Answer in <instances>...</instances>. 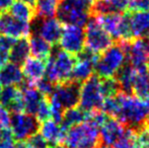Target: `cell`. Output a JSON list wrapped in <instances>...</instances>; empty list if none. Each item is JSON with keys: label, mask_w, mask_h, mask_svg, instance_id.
I'll return each mask as SVG.
<instances>
[{"label": "cell", "mask_w": 149, "mask_h": 148, "mask_svg": "<svg viewBox=\"0 0 149 148\" xmlns=\"http://www.w3.org/2000/svg\"><path fill=\"white\" fill-rule=\"evenodd\" d=\"M92 5L90 0H60L56 15L62 24L83 28L90 19Z\"/></svg>", "instance_id": "7a4b0ae2"}, {"label": "cell", "mask_w": 149, "mask_h": 148, "mask_svg": "<svg viewBox=\"0 0 149 148\" xmlns=\"http://www.w3.org/2000/svg\"><path fill=\"white\" fill-rule=\"evenodd\" d=\"M85 49L96 55L102 54L113 45V39L95 18H90L85 26Z\"/></svg>", "instance_id": "ba28073f"}, {"label": "cell", "mask_w": 149, "mask_h": 148, "mask_svg": "<svg viewBox=\"0 0 149 148\" xmlns=\"http://www.w3.org/2000/svg\"><path fill=\"white\" fill-rule=\"evenodd\" d=\"M127 20L132 39L149 38V10L131 12Z\"/></svg>", "instance_id": "2e32d148"}, {"label": "cell", "mask_w": 149, "mask_h": 148, "mask_svg": "<svg viewBox=\"0 0 149 148\" xmlns=\"http://www.w3.org/2000/svg\"><path fill=\"white\" fill-rule=\"evenodd\" d=\"M0 35L16 40L30 38L31 35V26L30 22H22L13 17L9 12L0 13Z\"/></svg>", "instance_id": "4fadbf2b"}, {"label": "cell", "mask_w": 149, "mask_h": 148, "mask_svg": "<svg viewBox=\"0 0 149 148\" xmlns=\"http://www.w3.org/2000/svg\"><path fill=\"white\" fill-rule=\"evenodd\" d=\"M60 0H37L35 16L37 18H50L57 14Z\"/></svg>", "instance_id": "f1b7e54d"}, {"label": "cell", "mask_w": 149, "mask_h": 148, "mask_svg": "<svg viewBox=\"0 0 149 148\" xmlns=\"http://www.w3.org/2000/svg\"><path fill=\"white\" fill-rule=\"evenodd\" d=\"M22 73L24 79L33 85L44 78L46 73V61L36 57H29L22 64Z\"/></svg>", "instance_id": "ffe728a7"}, {"label": "cell", "mask_w": 149, "mask_h": 148, "mask_svg": "<svg viewBox=\"0 0 149 148\" xmlns=\"http://www.w3.org/2000/svg\"><path fill=\"white\" fill-rule=\"evenodd\" d=\"M87 116H88V112H85L81 108H72V109L65 111L60 125L63 128V130L67 131L68 129L76 126V125L81 124L83 122H86Z\"/></svg>", "instance_id": "4316f807"}, {"label": "cell", "mask_w": 149, "mask_h": 148, "mask_svg": "<svg viewBox=\"0 0 149 148\" xmlns=\"http://www.w3.org/2000/svg\"><path fill=\"white\" fill-rule=\"evenodd\" d=\"M98 148H113V147H111V146H107V145H100Z\"/></svg>", "instance_id": "b9f144b4"}, {"label": "cell", "mask_w": 149, "mask_h": 148, "mask_svg": "<svg viewBox=\"0 0 149 148\" xmlns=\"http://www.w3.org/2000/svg\"><path fill=\"white\" fill-rule=\"evenodd\" d=\"M29 43H30L31 54L33 55V57L47 61L53 52V46L37 35H31Z\"/></svg>", "instance_id": "484cf974"}, {"label": "cell", "mask_w": 149, "mask_h": 148, "mask_svg": "<svg viewBox=\"0 0 149 148\" xmlns=\"http://www.w3.org/2000/svg\"><path fill=\"white\" fill-rule=\"evenodd\" d=\"M76 57L63 50H53L51 56L46 61V78L54 84L71 80Z\"/></svg>", "instance_id": "3957f363"}, {"label": "cell", "mask_w": 149, "mask_h": 148, "mask_svg": "<svg viewBox=\"0 0 149 148\" xmlns=\"http://www.w3.org/2000/svg\"><path fill=\"white\" fill-rule=\"evenodd\" d=\"M9 13L13 17L17 18L22 22H31L35 19V8L31 7L30 4L26 3L24 1H17L13 2L12 6L9 9Z\"/></svg>", "instance_id": "83f0119b"}, {"label": "cell", "mask_w": 149, "mask_h": 148, "mask_svg": "<svg viewBox=\"0 0 149 148\" xmlns=\"http://www.w3.org/2000/svg\"><path fill=\"white\" fill-rule=\"evenodd\" d=\"M127 61L136 70H146L149 64V38H139L124 42Z\"/></svg>", "instance_id": "9c48e42d"}, {"label": "cell", "mask_w": 149, "mask_h": 148, "mask_svg": "<svg viewBox=\"0 0 149 148\" xmlns=\"http://www.w3.org/2000/svg\"><path fill=\"white\" fill-rule=\"evenodd\" d=\"M136 133L137 148H149V127L147 125L136 130Z\"/></svg>", "instance_id": "e575fe53"}, {"label": "cell", "mask_w": 149, "mask_h": 148, "mask_svg": "<svg viewBox=\"0 0 149 148\" xmlns=\"http://www.w3.org/2000/svg\"><path fill=\"white\" fill-rule=\"evenodd\" d=\"M1 91H2V85H1V83H0V94H1Z\"/></svg>", "instance_id": "ee69618b"}, {"label": "cell", "mask_w": 149, "mask_h": 148, "mask_svg": "<svg viewBox=\"0 0 149 148\" xmlns=\"http://www.w3.org/2000/svg\"><path fill=\"white\" fill-rule=\"evenodd\" d=\"M120 108L116 119L127 128L139 130L147 124L149 118V97L140 99L133 94L120 92Z\"/></svg>", "instance_id": "6da1fadb"}, {"label": "cell", "mask_w": 149, "mask_h": 148, "mask_svg": "<svg viewBox=\"0 0 149 148\" xmlns=\"http://www.w3.org/2000/svg\"><path fill=\"white\" fill-rule=\"evenodd\" d=\"M136 130L126 127L123 135L113 145V148H137Z\"/></svg>", "instance_id": "4dcf8cb0"}, {"label": "cell", "mask_w": 149, "mask_h": 148, "mask_svg": "<svg viewBox=\"0 0 149 148\" xmlns=\"http://www.w3.org/2000/svg\"><path fill=\"white\" fill-rule=\"evenodd\" d=\"M98 57L100 55L91 53L86 49L83 50L79 55L76 56V62L71 75V80L81 84L89 79L95 71Z\"/></svg>", "instance_id": "7c38bea8"}, {"label": "cell", "mask_w": 149, "mask_h": 148, "mask_svg": "<svg viewBox=\"0 0 149 148\" xmlns=\"http://www.w3.org/2000/svg\"><path fill=\"white\" fill-rule=\"evenodd\" d=\"M80 84L72 80L57 84L52 97L60 104L65 111L79 105Z\"/></svg>", "instance_id": "5bb4252c"}, {"label": "cell", "mask_w": 149, "mask_h": 148, "mask_svg": "<svg viewBox=\"0 0 149 148\" xmlns=\"http://www.w3.org/2000/svg\"><path fill=\"white\" fill-rule=\"evenodd\" d=\"M39 132L47 140L50 147H52L59 145L61 142L64 141L66 131L63 130L60 123H57L53 120H49L44 123H41Z\"/></svg>", "instance_id": "7402d4cb"}, {"label": "cell", "mask_w": 149, "mask_h": 148, "mask_svg": "<svg viewBox=\"0 0 149 148\" xmlns=\"http://www.w3.org/2000/svg\"><path fill=\"white\" fill-rule=\"evenodd\" d=\"M134 95L140 99L149 97V76L146 70H137L133 85Z\"/></svg>", "instance_id": "f546056e"}, {"label": "cell", "mask_w": 149, "mask_h": 148, "mask_svg": "<svg viewBox=\"0 0 149 148\" xmlns=\"http://www.w3.org/2000/svg\"><path fill=\"white\" fill-rule=\"evenodd\" d=\"M14 148H33V147L28 142H26V141H18V142L15 143Z\"/></svg>", "instance_id": "ab89813d"}, {"label": "cell", "mask_w": 149, "mask_h": 148, "mask_svg": "<svg viewBox=\"0 0 149 148\" xmlns=\"http://www.w3.org/2000/svg\"><path fill=\"white\" fill-rule=\"evenodd\" d=\"M63 143L66 148H98L100 128L89 122L78 124L66 131Z\"/></svg>", "instance_id": "5b68a950"}, {"label": "cell", "mask_w": 149, "mask_h": 148, "mask_svg": "<svg viewBox=\"0 0 149 148\" xmlns=\"http://www.w3.org/2000/svg\"><path fill=\"white\" fill-rule=\"evenodd\" d=\"M136 73H137V70L134 69L129 64L125 65L118 72L115 78L118 82L121 92L133 94V85L134 81H135Z\"/></svg>", "instance_id": "d4e9b609"}, {"label": "cell", "mask_w": 149, "mask_h": 148, "mask_svg": "<svg viewBox=\"0 0 149 148\" xmlns=\"http://www.w3.org/2000/svg\"><path fill=\"white\" fill-rule=\"evenodd\" d=\"M60 49L73 56H77L85 48L84 28L78 26H63L62 35L59 41Z\"/></svg>", "instance_id": "8fae6325"}, {"label": "cell", "mask_w": 149, "mask_h": 148, "mask_svg": "<svg viewBox=\"0 0 149 148\" xmlns=\"http://www.w3.org/2000/svg\"><path fill=\"white\" fill-rule=\"evenodd\" d=\"M104 101V95L102 92V79L98 76L92 75L80 85L79 108L85 112L97 111L102 109Z\"/></svg>", "instance_id": "8992f818"}, {"label": "cell", "mask_w": 149, "mask_h": 148, "mask_svg": "<svg viewBox=\"0 0 149 148\" xmlns=\"http://www.w3.org/2000/svg\"><path fill=\"white\" fill-rule=\"evenodd\" d=\"M41 123L35 116L26 113L11 115L10 129L16 141H26L33 135L39 133Z\"/></svg>", "instance_id": "30bf717a"}, {"label": "cell", "mask_w": 149, "mask_h": 148, "mask_svg": "<svg viewBox=\"0 0 149 148\" xmlns=\"http://www.w3.org/2000/svg\"><path fill=\"white\" fill-rule=\"evenodd\" d=\"M63 26L58 18H38L35 24V35L41 37L52 46L59 43Z\"/></svg>", "instance_id": "9a60e30c"}, {"label": "cell", "mask_w": 149, "mask_h": 148, "mask_svg": "<svg viewBox=\"0 0 149 148\" xmlns=\"http://www.w3.org/2000/svg\"><path fill=\"white\" fill-rule=\"evenodd\" d=\"M146 125H147V126L149 127V118H148V121H147V124H146Z\"/></svg>", "instance_id": "f6af8a7d"}, {"label": "cell", "mask_w": 149, "mask_h": 148, "mask_svg": "<svg viewBox=\"0 0 149 148\" xmlns=\"http://www.w3.org/2000/svg\"><path fill=\"white\" fill-rule=\"evenodd\" d=\"M50 148H66L65 146H63V145H56V146H52V147H50Z\"/></svg>", "instance_id": "60d3db41"}, {"label": "cell", "mask_w": 149, "mask_h": 148, "mask_svg": "<svg viewBox=\"0 0 149 148\" xmlns=\"http://www.w3.org/2000/svg\"><path fill=\"white\" fill-rule=\"evenodd\" d=\"M94 18L113 40H118L119 42L132 40L128 26L127 15L118 13H100L95 14Z\"/></svg>", "instance_id": "52a82bcc"}, {"label": "cell", "mask_w": 149, "mask_h": 148, "mask_svg": "<svg viewBox=\"0 0 149 148\" xmlns=\"http://www.w3.org/2000/svg\"><path fill=\"white\" fill-rule=\"evenodd\" d=\"M35 86L45 97H50L53 94L54 90H55L56 84L51 82L48 78L44 77L41 80H39L38 82L35 83Z\"/></svg>", "instance_id": "d6a6232c"}, {"label": "cell", "mask_w": 149, "mask_h": 148, "mask_svg": "<svg viewBox=\"0 0 149 148\" xmlns=\"http://www.w3.org/2000/svg\"><path fill=\"white\" fill-rule=\"evenodd\" d=\"M130 8V0H96L92 5V10L95 12V14H124L129 11Z\"/></svg>", "instance_id": "603a6c76"}, {"label": "cell", "mask_w": 149, "mask_h": 148, "mask_svg": "<svg viewBox=\"0 0 149 148\" xmlns=\"http://www.w3.org/2000/svg\"><path fill=\"white\" fill-rule=\"evenodd\" d=\"M26 142H28L33 148H50L49 143H48L47 140L42 136L40 132L33 135L31 138H29L28 140H26Z\"/></svg>", "instance_id": "d590c367"}, {"label": "cell", "mask_w": 149, "mask_h": 148, "mask_svg": "<svg viewBox=\"0 0 149 148\" xmlns=\"http://www.w3.org/2000/svg\"><path fill=\"white\" fill-rule=\"evenodd\" d=\"M130 5L133 11L149 10V0H130Z\"/></svg>", "instance_id": "74e56055"}, {"label": "cell", "mask_w": 149, "mask_h": 148, "mask_svg": "<svg viewBox=\"0 0 149 148\" xmlns=\"http://www.w3.org/2000/svg\"><path fill=\"white\" fill-rule=\"evenodd\" d=\"M146 71H147V74H148V76H149V64L147 65V68H146Z\"/></svg>", "instance_id": "7bdbcfd3"}, {"label": "cell", "mask_w": 149, "mask_h": 148, "mask_svg": "<svg viewBox=\"0 0 149 148\" xmlns=\"http://www.w3.org/2000/svg\"><path fill=\"white\" fill-rule=\"evenodd\" d=\"M15 143L10 128L0 130V148H14Z\"/></svg>", "instance_id": "836d02e7"}, {"label": "cell", "mask_w": 149, "mask_h": 148, "mask_svg": "<svg viewBox=\"0 0 149 148\" xmlns=\"http://www.w3.org/2000/svg\"><path fill=\"white\" fill-rule=\"evenodd\" d=\"M10 114L11 113L6 108L0 105V130L10 128V123H11V115Z\"/></svg>", "instance_id": "8d00e7d4"}, {"label": "cell", "mask_w": 149, "mask_h": 148, "mask_svg": "<svg viewBox=\"0 0 149 148\" xmlns=\"http://www.w3.org/2000/svg\"><path fill=\"white\" fill-rule=\"evenodd\" d=\"M19 89L22 93V99H24V112L26 114H30L35 116L38 111L41 101L45 99L43 94L36 88L35 85H33L26 79L24 82L19 85Z\"/></svg>", "instance_id": "d6986e66"}, {"label": "cell", "mask_w": 149, "mask_h": 148, "mask_svg": "<svg viewBox=\"0 0 149 148\" xmlns=\"http://www.w3.org/2000/svg\"><path fill=\"white\" fill-rule=\"evenodd\" d=\"M31 54V48L29 39L22 38L17 39L15 43L13 44L11 50L9 53V60L11 63H14L16 65L22 66V64L26 61Z\"/></svg>", "instance_id": "cb8c5ba5"}, {"label": "cell", "mask_w": 149, "mask_h": 148, "mask_svg": "<svg viewBox=\"0 0 149 148\" xmlns=\"http://www.w3.org/2000/svg\"><path fill=\"white\" fill-rule=\"evenodd\" d=\"M24 80L22 66L7 62L0 68V83L3 86H19Z\"/></svg>", "instance_id": "44dd1931"}, {"label": "cell", "mask_w": 149, "mask_h": 148, "mask_svg": "<svg viewBox=\"0 0 149 148\" xmlns=\"http://www.w3.org/2000/svg\"><path fill=\"white\" fill-rule=\"evenodd\" d=\"M13 0H0V13L7 12L13 4Z\"/></svg>", "instance_id": "f35d334b"}, {"label": "cell", "mask_w": 149, "mask_h": 148, "mask_svg": "<svg viewBox=\"0 0 149 148\" xmlns=\"http://www.w3.org/2000/svg\"><path fill=\"white\" fill-rule=\"evenodd\" d=\"M35 117L38 119V121H39L40 123H44V122H46V121L52 120L51 107H50L49 99H48V97H45V99L41 101Z\"/></svg>", "instance_id": "1f68e13d"}, {"label": "cell", "mask_w": 149, "mask_h": 148, "mask_svg": "<svg viewBox=\"0 0 149 148\" xmlns=\"http://www.w3.org/2000/svg\"><path fill=\"white\" fill-rule=\"evenodd\" d=\"M125 129L126 127L119 120L109 117L100 128V142L102 143V145L112 146L123 135Z\"/></svg>", "instance_id": "ac0fdd59"}, {"label": "cell", "mask_w": 149, "mask_h": 148, "mask_svg": "<svg viewBox=\"0 0 149 148\" xmlns=\"http://www.w3.org/2000/svg\"><path fill=\"white\" fill-rule=\"evenodd\" d=\"M127 62V53L124 42L112 45L100 54L95 65V72L102 79L115 78Z\"/></svg>", "instance_id": "277c9868"}, {"label": "cell", "mask_w": 149, "mask_h": 148, "mask_svg": "<svg viewBox=\"0 0 149 148\" xmlns=\"http://www.w3.org/2000/svg\"><path fill=\"white\" fill-rule=\"evenodd\" d=\"M90 1H92V0H90Z\"/></svg>", "instance_id": "bcb514c9"}, {"label": "cell", "mask_w": 149, "mask_h": 148, "mask_svg": "<svg viewBox=\"0 0 149 148\" xmlns=\"http://www.w3.org/2000/svg\"><path fill=\"white\" fill-rule=\"evenodd\" d=\"M0 105L12 114L24 112L22 93L17 86H4L0 94Z\"/></svg>", "instance_id": "e0dca14e"}]
</instances>
